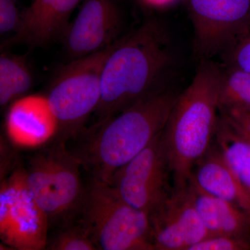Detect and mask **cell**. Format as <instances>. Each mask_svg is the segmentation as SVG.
<instances>
[{"label": "cell", "mask_w": 250, "mask_h": 250, "mask_svg": "<svg viewBox=\"0 0 250 250\" xmlns=\"http://www.w3.org/2000/svg\"><path fill=\"white\" fill-rule=\"evenodd\" d=\"M172 61L170 38L157 21H147L117 41L104 65L96 122L167 88L164 80Z\"/></svg>", "instance_id": "1"}, {"label": "cell", "mask_w": 250, "mask_h": 250, "mask_svg": "<svg viewBox=\"0 0 250 250\" xmlns=\"http://www.w3.org/2000/svg\"><path fill=\"white\" fill-rule=\"evenodd\" d=\"M221 74V65L202 60L190 84L179 94L163 130L174 188L189 185L195 164L214 141Z\"/></svg>", "instance_id": "2"}, {"label": "cell", "mask_w": 250, "mask_h": 250, "mask_svg": "<svg viewBox=\"0 0 250 250\" xmlns=\"http://www.w3.org/2000/svg\"><path fill=\"white\" fill-rule=\"evenodd\" d=\"M179 93L166 88L88 130L78 154L93 180L109 183L112 176L162 132Z\"/></svg>", "instance_id": "3"}, {"label": "cell", "mask_w": 250, "mask_h": 250, "mask_svg": "<svg viewBox=\"0 0 250 250\" xmlns=\"http://www.w3.org/2000/svg\"><path fill=\"white\" fill-rule=\"evenodd\" d=\"M80 211L98 250H156L149 215L125 201L111 184L93 179Z\"/></svg>", "instance_id": "4"}, {"label": "cell", "mask_w": 250, "mask_h": 250, "mask_svg": "<svg viewBox=\"0 0 250 250\" xmlns=\"http://www.w3.org/2000/svg\"><path fill=\"white\" fill-rule=\"evenodd\" d=\"M114 44L97 53L70 61L54 75L45 95L62 139L79 136L90 115L98 109L104 65Z\"/></svg>", "instance_id": "5"}, {"label": "cell", "mask_w": 250, "mask_h": 250, "mask_svg": "<svg viewBox=\"0 0 250 250\" xmlns=\"http://www.w3.org/2000/svg\"><path fill=\"white\" fill-rule=\"evenodd\" d=\"M81 166L77 156L59 144L34 156L24 170L28 189L49 224L64 221L80 211L85 192Z\"/></svg>", "instance_id": "6"}, {"label": "cell", "mask_w": 250, "mask_h": 250, "mask_svg": "<svg viewBox=\"0 0 250 250\" xmlns=\"http://www.w3.org/2000/svg\"><path fill=\"white\" fill-rule=\"evenodd\" d=\"M162 132L118 169L108 183L125 201L149 215L173 189L170 184L172 172L161 139Z\"/></svg>", "instance_id": "7"}, {"label": "cell", "mask_w": 250, "mask_h": 250, "mask_svg": "<svg viewBox=\"0 0 250 250\" xmlns=\"http://www.w3.org/2000/svg\"><path fill=\"white\" fill-rule=\"evenodd\" d=\"M49 221L29 192L24 170L3 182L0 190V238L18 250H41L47 246Z\"/></svg>", "instance_id": "8"}, {"label": "cell", "mask_w": 250, "mask_h": 250, "mask_svg": "<svg viewBox=\"0 0 250 250\" xmlns=\"http://www.w3.org/2000/svg\"><path fill=\"white\" fill-rule=\"evenodd\" d=\"M188 9L202 60L221 55L250 21V0H189Z\"/></svg>", "instance_id": "9"}, {"label": "cell", "mask_w": 250, "mask_h": 250, "mask_svg": "<svg viewBox=\"0 0 250 250\" xmlns=\"http://www.w3.org/2000/svg\"><path fill=\"white\" fill-rule=\"evenodd\" d=\"M149 218L156 250H188L210 236L195 207L190 184L173 188Z\"/></svg>", "instance_id": "10"}, {"label": "cell", "mask_w": 250, "mask_h": 250, "mask_svg": "<svg viewBox=\"0 0 250 250\" xmlns=\"http://www.w3.org/2000/svg\"><path fill=\"white\" fill-rule=\"evenodd\" d=\"M122 16L115 0H83L62 42L70 61L107 48L119 40Z\"/></svg>", "instance_id": "11"}, {"label": "cell", "mask_w": 250, "mask_h": 250, "mask_svg": "<svg viewBox=\"0 0 250 250\" xmlns=\"http://www.w3.org/2000/svg\"><path fill=\"white\" fill-rule=\"evenodd\" d=\"M83 0H32L22 13L17 32L1 47L25 45L31 49L62 40L74 10Z\"/></svg>", "instance_id": "12"}, {"label": "cell", "mask_w": 250, "mask_h": 250, "mask_svg": "<svg viewBox=\"0 0 250 250\" xmlns=\"http://www.w3.org/2000/svg\"><path fill=\"white\" fill-rule=\"evenodd\" d=\"M9 139L20 147L43 146L59 134V123L45 95H25L9 105L6 118Z\"/></svg>", "instance_id": "13"}, {"label": "cell", "mask_w": 250, "mask_h": 250, "mask_svg": "<svg viewBox=\"0 0 250 250\" xmlns=\"http://www.w3.org/2000/svg\"><path fill=\"white\" fill-rule=\"evenodd\" d=\"M190 183L229 202L250 218V197L229 166L214 141L192 170Z\"/></svg>", "instance_id": "14"}, {"label": "cell", "mask_w": 250, "mask_h": 250, "mask_svg": "<svg viewBox=\"0 0 250 250\" xmlns=\"http://www.w3.org/2000/svg\"><path fill=\"white\" fill-rule=\"evenodd\" d=\"M190 184L195 207L210 236L225 235L250 241V218L246 213L232 204Z\"/></svg>", "instance_id": "15"}, {"label": "cell", "mask_w": 250, "mask_h": 250, "mask_svg": "<svg viewBox=\"0 0 250 250\" xmlns=\"http://www.w3.org/2000/svg\"><path fill=\"white\" fill-rule=\"evenodd\" d=\"M34 77L25 57L1 49L0 55V105L6 107L27 95Z\"/></svg>", "instance_id": "16"}, {"label": "cell", "mask_w": 250, "mask_h": 250, "mask_svg": "<svg viewBox=\"0 0 250 250\" xmlns=\"http://www.w3.org/2000/svg\"><path fill=\"white\" fill-rule=\"evenodd\" d=\"M215 142L250 197V145L243 141L219 113Z\"/></svg>", "instance_id": "17"}, {"label": "cell", "mask_w": 250, "mask_h": 250, "mask_svg": "<svg viewBox=\"0 0 250 250\" xmlns=\"http://www.w3.org/2000/svg\"><path fill=\"white\" fill-rule=\"evenodd\" d=\"M219 112L250 111V72L222 66L218 95Z\"/></svg>", "instance_id": "18"}, {"label": "cell", "mask_w": 250, "mask_h": 250, "mask_svg": "<svg viewBox=\"0 0 250 250\" xmlns=\"http://www.w3.org/2000/svg\"><path fill=\"white\" fill-rule=\"evenodd\" d=\"M220 56L224 66L250 72V21Z\"/></svg>", "instance_id": "19"}, {"label": "cell", "mask_w": 250, "mask_h": 250, "mask_svg": "<svg viewBox=\"0 0 250 250\" xmlns=\"http://www.w3.org/2000/svg\"><path fill=\"white\" fill-rule=\"evenodd\" d=\"M49 249L54 250H98L86 230L82 225L80 228L62 231L51 242Z\"/></svg>", "instance_id": "20"}, {"label": "cell", "mask_w": 250, "mask_h": 250, "mask_svg": "<svg viewBox=\"0 0 250 250\" xmlns=\"http://www.w3.org/2000/svg\"><path fill=\"white\" fill-rule=\"evenodd\" d=\"M250 241L225 235H212L188 250H250Z\"/></svg>", "instance_id": "21"}, {"label": "cell", "mask_w": 250, "mask_h": 250, "mask_svg": "<svg viewBox=\"0 0 250 250\" xmlns=\"http://www.w3.org/2000/svg\"><path fill=\"white\" fill-rule=\"evenodd\" d=\"M20 14L14 0H0V33L14 35L21 26Z\"/></svg>", "instance_id": "22"}, {"label": "cell", "mask_w": 250, "mask_h": 250, "mask_svg": "<svg viewBox=\"0 0 250 250\" xmlns=\"http://www.w3.org/2000/svg\"><path fill=\"white\" fill-rule=\"evenodd\" d=\"M241 139L250 145V111L231 109L219 112Z\"/></svg>", "instance_id": "23"}, {"label": "cell", "mask_w": 250, "mask_h": 250, "mask_svg": "<svg viewBox=\"0 0 250 250\" xmlns=\"http://www.w3.org/2000/svg\"><path fill=\"white\" fill-rule=\"evenodd\" d=\"M143 1L153 7H164L175 2L177 0H143Z\"/></svg>", "instance_id": "24"}]
</instances>
